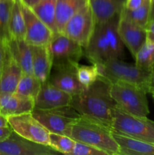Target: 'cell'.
I'll list each match as a JSON object with an SVG mask.
<instances>
[{
  "instance_id": "cell-8",
  "label": "cell",
  "mask_w": 154,
  "mask_h": 155,
  "mask_svg": "<svg viewBox=\"0 0 154 155\" xmlns=\"http://www.w3.org/2000/svg\"><path fill=\"white\" fill-rule=\"evenodd\" d=\"M52 58V66L79 64L84 55V48L63 33H54L48 45Z\"/></svg>"
},
{
  "instance_id": "cell-32",
  "label": "cell",
  "mask_w": 154,
  "mask_h": 155,
  "mask_svg": "<svg viewBox=\"0 0 154 155\" xmlns=\"http://www.w3.org/2000/svg\"><path fill=\"white\" fill-rule=\"evenodd\" d=\"M146 33V40L148 42H154V19L149 20L147 25L145 27Z\"/></svg>"
},
{
  "instance_id": "cell-28",
  "label": "cell",
  "mask_w": 154,
  "mask_h": 155,
  "mask_svg": "<svg viewBox=\"0 0 154 155\" xmlns=\"http://www.w3.org/2000/svg\"><path fill=\"white\" fill-rule=\"evenodd\" d=\"M75 145V140L66 135L50 133L49 146L58 153L71 154Z\"/></svg>"
},
{
  "instance_id": "cell-4",
  "label": "cell",
  "mask_w": 154,
  "mask_h": 155,
  "mask_svg": "<svg viewBox=\"0 0 154 155\" xmlns=\"http://www.w3.org/2000/svg\"><path fill=\"white\" fill-rule=\"evenodd\" d=\"M101 77L110 83L122 82L134 85L149 92L152 71H146L137 65L124 61L122 59H110L107 61L95 64Z\"/></svg>"
},
{
  "instance_id": "cell-22",
  "label": "cell",
  "mask_w": 154,
  "mask_h": 155,
  "mask_svg": "<svg viewBox=\"0 0 154 155\" xmlns=\"http://www.w3.org/2000/svg\"><path fill=\"white\" fill-rule=\"evenodd\" d=\"M9 46L18 60L24 74H33V59L30 45L25 39L8 40Z\"/></svg>"
},
{
  "instance_id": "cell-26",
  "label": "cell",
  "mask_w": 154,
  "mask_h": 155,
  "mask_svg": "<svg viewBox=\"0 0 154 155\" xmlns=\"http://www.w3.org/2000/svg\"><path fill=\"white\" fill-rule=\"evenodd\" d=\"M151 2L152 0H144L140 7L134 10L127 9L124 6L120 12V16L145 28L150 19Z\"/></svg>"
},
{
  "instance_id": "cell-20",
  "label": "cell",
  "mask_w": 154,
  "mask_h": 155,
  "mask_svg": "<svg viewBox=\"0 0 154 155\" xmlns=\"http://www.w3.org/2000/svg\"><path fill=\"white\" fill-rule=\"evenodd\" d=\"M120 155H154V144L134 139L113 131Z\"/></svg>"
},
{
  "instance_id": "cell-12",
  "label": "cell",
  "mask_w": 154,
  "mask_h": 155,
  "mask_svg": "<svg viewBox=\"0 0 154 155\" xmlns=\"http://www.w3.org/2000/svg\"><path fill=\"white\" fill-rule=\"evenodd\" d=\"M78 66L79 64L52 66L48 82L72 96L77 95L85 88L79 81L77 77Z\"/></svg>"
},
{
  "instance_id": "cell-3",
  "label": "cell",
  "mask_w": 154,
  "mask_h": 155,
  "mask_svg": "<svg viewBox=\"0 0 154 155\" xmlns=\"http://www.w3.org/2000/svg\"><path fill=\"white\" fill-rule=\"evenodd\" d=\"M69 137L104 151L107 155H120L113 130L98 122L80 117L73 124Z\"/></svg>"
},
{
  "instance_id": "cell-1",
  "label": "cell",
  "mask_w": 154,
  "mask_h": 155,
  "mask_svg": "<svg viewBox=\"0 0 154 155\" xmlns=\"http://www.w3.org/2000/svg\"><path fill=\"white\" fill-rule=\"evenodd\" d=\"M110 88L111 83L99 76L91 85L72 96L70 106L82 117L112 130L116 104L111 95Z\"/></svg>"
},
{
  "instance_id": "cell-5",
  "label": "cell",
  "mask_w": 154,
  "mask_h": 155,
  "mask_svg": "<svg viewBox=\"0 0 154 155\" xmlns=\"http://www.w3.org/2000/svg\"><path fill=\"white\" fill-rule=\"evenodd\" d=\"M111 95L116 107L129 114L146 117L149 114L146 93L142 88L122 82L111 83Z\"/></svg>"
},
{
  "instance_id": "cell-6",
  "label": "cell",
  "mask_w": 154,
  "mask_h": 155,
  "mask_svg": "<svg viewBox=\"0 0 154 155\" xmlns=\"http://www.w3.org/2000/svg\"><path fill=\"white\" fill-rule=\"evenodd\" d=\"M112 130L134 139L154 144V121L122 111L116 107Z\"/></svg>"
},
{
  "instance_id": "cell-30",
  "label": "cell",
  "mask_w": 154,
  "mask_h": 155,
  "mask_svg": "<svg viewBox=\"0 0 154 155\" xmlns=\"http://www.w3.org/2000/svg\"><path fill=\"white\" fill-rule=\"evenodd\" d=\"M99 76L98 68L95 64H92V65H79L77 68L79 81L84 87L91 85Z\"/></svg>"
},
{
  "instance_id": "cell-16",
  "label": "cell",
  "mask_w": 154,
  "mask_h": 155,
  "mask_svg": "<svg viewBox=\"0 0 154 155\" xmlns=\"http://www.w3.org/2000/svg\"><path fill=\"white\" fill-rule=\"evenodd\" d=\"M118 32L124 45L128 48L131 54L135 58L140 48L146 42L145 28L119 15Z\"/></svg>"
},
{
  "instance_id": "cell-34",
  "label": "cell",
  "mask_w": 154,
  "mask_h": 155,
  "mask_svg": "<svg viewBox=\"0 0 154 155\" xmlns=\"http://www.w3.org/2000/svg\"><path fill=\"white\" fill-rule=\"evenodd\" d=\"M8 41L0 40V74H1L3 64H4L5 57L6 42H7Z\"/></svg>"
},
{
  "instance_id": "cell-11",
  "label": "cell",
  "mask_w": 154,
  "mask_h": 155,
  "mask_svg": "<svg viewBox=\"0 0 154 155\" xmlns=\"http://www.w3.org/2000/svg\"><path fill=\"white\" fill-rule=\"evenodd\" d=\"M58 154L49 145L32 142L14 131L0 142V155H53Z\"/></svg>"
},
{
  "instance_id": "cell-35",
  "label": "cell",
  "mask_w": 154,
  "mask_h": 155,
  "mask_svg": "<svg viewBox=\"0 0 154 155\" xmlns=\"http://www.w3.org/2000/svg\"><path fill=\"white\" fill-rule=\"evenodd\" d=\"M144 0H127L125 2V8L129 10H134L140 7L143 3Z\"/></svg>"
},
{
  "instance_id": "cell-9",
  "label": "cell",
  "mask_w": 154,
  "mask_h": 155,
  "mask_svg": "<svg viewBox=\"0 0 154 155\" xmlns=\"http://www.w3.org/2000/svg\"><path fill=\"white\" fill-rule=\"evenodd\" d=\"M95 25L93 13L88 2L67 21L63 33L85 48L90 41Z\"/></svg>"
},
{
  "instance_id": "cell-37",
  "label": "cell",
  "mask_w": 154,
  "mask_h": 155,
  "mask_svg": "<svg viewBox=\"0 0 154 155\" xmlns=\"http://www.w3.org/2000/svg\"><path fill=\"white\" fill-rule=\"evenodd\" d=\"M9 126L7 117L0 114V127H8Z\"/></svg>"
},
{
  "instance_id": "cell-29",
  "label": "cell",
  "mask_w": 154,
  "mask_h": 155,
  "mask_svg": "<svg viewBox=\"0 0 154 155\" xmlns=\"http://www.w3.org/2000/svg\"><path fill=\"white\" fill-rule=\"evenodd\" d=\"M14 0H0V40L11 39L9 33V18Z\"/></svg>"
},
{
  "instance_id": "cell-27",
  "label": "cell",
  "mask_w": 154,
  "mask_h": 155,
  "mask_svg": "<svg viewBox=\"0 0 154 155\" xmlns=\"http://www.w3.org/2000/svg\"><path fill=\"white\" fill-rule=\"evenodd\" d=\"M134 58L136 65L146 71H152L154 68V42L146 40Z\"/></svg>"
},
{
  "instance_id": "cell-38",
  "label": "cell",
  "mask_w": 154,
  "mask_h": 155,
  "mask_svg": "<svg viewBox=\"0 0 154 155\" xmlns=\"http://www.w3.org/2000/svg\"><path fill=\"white\" fill-rule=\"evenodd\" d=\"M154 19V0H152L151 2V12H150V19Z\"/></svg>"
},
{
  "instance_id": "cell-23",
  "label": "cell",
  "mask_w": 154,
  "mask_h": 155,
  "mask_svg": "<svg viewBox=\"0 0 154 155\" xmlns=\"http://www.w3.org/2000/svg\"><path fill=\"white\" fill-rule=\"evenodd\" d=\"M9 33L11 39H25L26 25L21 0H14L9 18Z\"/></svg>"
},
{
  "instance_id": "cell-39",
  "label": "cell",
  "mask_w": 154,
  "mask_h": 155,
  "mask_svg": "<svg viewBox=\"0 0 154 155\" xmlns=\"http://www.w3.org/2000/svg\"><path fill=\"white\" fill-rule=\"evenodd\" d=\"M152 88H154V68L152 69V79H151V88L150 89H152ZM150 91V90H149Z\"/></svg>"
},
{
  "instance_id": "cell-18",
  "label": "cell",
  "mask_w": 154,
  "mask_h": 155,
  "mask_svg": "<svg viewBox=\"0 0 154 155\" xmlns=\"http://www.w3.org/2000/svg\"><path fill=\"white\" fill-rule=\"evenodd\" d=\"M126 0H88L96 24L109 21L119 15Z\"/></svg>"
},
{
  "instance_id": "cell-14",
  "label": "cell",
  "mask_w": 154,
  "mask_h": 155,
  "mask_svg": "<svg viewBox=\"0 0 154 155\" xmlns=\"http://www.w3.org/2000/svg\"><path fill=\"white\" fill-rule=\"evenodd\" d=\"M22 74L21 66L12 53L8 41L4 64L0 74V95L14 93Z\"/></svg>"
},
{
  "instance_id": "cell-25",
  "label": "cell",
  "mask_w": 154,
  "mask_h": 155,
  "mask_svg": "<svg viewBox=\"0 0 154 155\" xmlns=\"http://www.w3.org/2000/svg\"><path fill=\"white\" fill-rule=\"evenodd\" d=\"M42 83L34 74L23 73L14 93L20 96L32 98L35 101L40 91Z\"/></svg>"
},
{
  "instance_id": "cell-7",
  "label": "cell",
  "mask_w": 154,
  "mask_h": 155,
  "mask_svg": "<svg viewBox=\"0 0 154 155\" xmlns=\"http://www.w3.org/2000/svg\"><path fill=\"white\" fill-rule=\"evenodd\" d=\"M33 116L50 133L69 136L75 121L81 115L70 105L47 110L33 109Z\"/></svg>"
},
{
  "instance_id": "cell-40",
  "label": "cell",
  "mask_w": 154,
  "mask_h": 155,
  "mask_svg": "<svg viewBox=\"0 0 154 155\" xmlns=\"http://www.w3.org/2000/svg\"><path fill=\"white\" fill-rule=\"evenodd\" d=\"M149 93L152 94V95H154V88H152V89H150V91H149Z\"/></svg>"
},
{
  "instance_id": "cell-36",
  "label": "cell",
  "mask_w": 154,
  "mask_h": 155,
  "mask_svg": "<svg viewBox=\"0 0 154 155\" xmlns=\"http://www.w3.org/2000/svg\"><path fill=\"white\" fill-rule=\"evenodd\" d=\"M40 0H21L23 3H24L25 5L28 6V7L32 8L33 6H34L35 5L37 4Z\"/></svg>"
},
{
  "instance_id": "cell-21",
  "label": "cell",
  "mask_w": 154,
  "mask_h": 155,
  "mask_svg": "<svg viewBox=\"0 0 154 155\" xmlns=\"http://www.w3.org/2000/svg\"><path fill=\"white\" fill-rule=\"evenodd\" d=\"M88 2V0H57L55 14L57 31L63 33L67 21Z\"/></svg>"
},
{
  "instance_id": "cell-19",
  "label": "cell",
  "mask_w": 154,
  "mask_h": 155,
  "mask_svg": "<svg viewBox=\"0 0 154 155\" xmlns=\"http://www.w3.org/2000/svg\"><path fill=\"white\" fill-rule=\"evenodd\" d=\"M34 100L20 96L15 93L0 95V114L8 117L32 112Z\"/></svg>"
},
{
  "instance_id": "cell-2",
  "label": "cell",
  "mask_w": 154,
  "mask_h": 155,
  "mask_svg": "<svg viewBox=\"0 0 154 155\" xmlns=\"http://www.w3.org/2000/svg\"><path fill=\"white\" fill-rule=\"evenodd\" d=\"M119 15L107 22L95 25L90 41L84 48V55L92 64L123 58L125 45L118 32Z\"/></svg>"
},
{
  "instance_id": "cell-41",
  "label": "cell",
  "mask_w": 154,
  "mask_h": 155,
  "mask_svg": "<svg viewBox=\"0 0 154 155\" xmlns=\"http://www.w3.org/2000/svg\"><path fill=\"white\" fill-rule=\"evenodd\" d=\"M152 97H153V98H154V95H152Z\"/></svg>"
},
{
  "instance_id": "cell-17",
  "label": "cell",
  "mask_w": 154,
  "mask_h": 155,
  "mask_svg": "<svg viewBox=\"0 0 154 155\" xmlns=\"http://www.w3.org/2000/svg\"><path fill=\"white\" fill-rule=\"evenodd\" d=\"M33 74L42 83L48 81L52 69V58L48 45H30Z\"/></svg>"
},
{
  "instance_id": "cell-24",
  "label": "cell",
  "mask_w": 154,
  "mask_h": 155,
  "mask_svg": "<svg viewBox=\"0 0 154 155\" xmlns=\"http://www.w3.org/2000/svg\"><path fill=\"white\" fill-rule=\"evenodd\" d=\"M57 0H40L31 8L35 14L52 30L57 33L55 23Z\"/></svg>"
},
{
  "instance_id": "cell-31",
  "label": "cell",
  "mask_w": 154,
  "mask_h": 155,
  "mask_svg": "<svg viewBox=\"0 0 154 155\" xmlns=\"http://www.w3.org/2000/svg\"><path fill=\"white\" fill-rule=\"evenodd\" d=\"M72 155H107L104 151L83 142L75 141Z\"/></svg>"
},
{
  "instance_id": "cell-10",
  "label": "cell",
  "mask_w": 154,
  "mask_h": 155,
  "mask_svg": "<svg viewBox=\"0 0 154 155\" xmlns=\"http://www.w3.org/2000/svg\"><path fill=\"white\" fill-rule=\"evenodd\" d=\"M12 130L22 137L42 145H49L50 132L44 127L31 112L7 117Z\"/></svg>"
},
{
  "instance_id": "cell-42",
  "label": "cell",
  "mask_w": 154,
  "mask_h": 155,
  "mask_svg": "<svg viewBox=\"0 0 154 155\" xmlns=\"http://www.w3.org/2000/svg\"><path fill=\"white\" fill-rule=\"evenodd\" d=\"M126 1H127V0H126Z\"/></svg>"
},
{
  "instance_id": "cell-15",
  "label": "cell",
  "mask_w": 154,
  "mask_h": 155,
  "mask_svg": "<svg viewBox=\"0 0 154 155\" xmlns=\"http://www.w3.org/2000/svg\"><path fill=\"white\" fill-rule=\"evenodd\" d=\"M72 95L46 81L42 83L40 91L34 101V108L47 110L70 105Z\"/></svg>"
},
{
  "instance_id": "cell-13",
  "label": "cell",
  "mask_w": 154,
  "mask_h": 155,
  "mask_svg": "<svg viewBox=\"0 0 154 155\" xmlns=\"http://www.w3.org/2000/svg\"><path fill=\"white\" fill-rule=\"evenodd\" d=\"M26 25L25 39L30 45H48L54 32L33 12L31 8L23 3Z\"/></svg>"
},
{
  "instance_id": "cell-33",
  "label": "cell",
  "mask_w": 154,
  "mask_h": 155,
  "mask_svg": "<svg viewBox=\"0 0 154 155\" xmlns=\"http://www.w3.org/2000/svg\"><path fill=\"white\" fill-rule=\"evenodd\" d=\"M12 132H13V130L10 126L0 127V142L7 139L11 134Z\"/></svg>"
}]
</instances>
